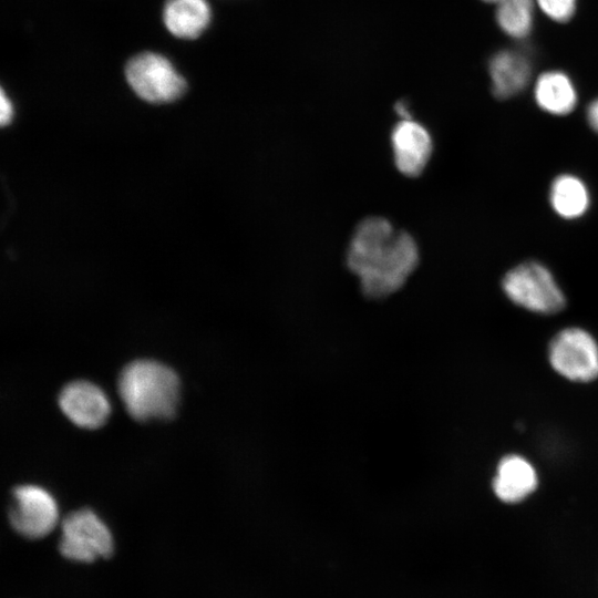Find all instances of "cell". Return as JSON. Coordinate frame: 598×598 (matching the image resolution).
Here are the masks:
<instances>
[{
  "mask_svg": "<svg viewBox=\"0 0 598 598\" xmlns=\"http://www.w3.org/2000/svg\"><path fill=\"white\" fill-rule=\"evenodd\" d=\"M414 238L385 218L373 216L359 223L351 237L347 265L359 278L362 292L373 299L398 291L419 264Z\"/></svg>",
  "mask_w": 598,
  "mask_h": 598,
  "instance_id": "obj_1",
  "label": "cell"
},
{
  "mask_svg": "<svg viewBox=\"0 0 598 598\" xmlns=\"http://www.w3.org/2000/svg\"><path fill=\"white\" fill-rule=\"evenodd\" d=\"M120 398L138 422L167 421L179 402V379L169 367L150 359L127 363L117 379Z\"/></svg>",
  "mask_w": 598,
  "mask_h": 598,
  "instance_id": "obj_2",
  "label": "cell"
},
{
  "mask_svg": "<svg viewBox=\"0 0 598 598\" xmlns=\"http://www.w3.org/2000/svg\"><path fill=\"white\" fill-rule=\"evenodd\" d=\"M114 550L111 529L92 509L72 511L61 520L58 551L65 560L91 565L111 558Z\"/></svg>",
  "mask_w": 598,
  "mask_h": 598,
  "instance_id": "obj_3",
  "label": "cell"
},
{
  "mask_svg": "<svg viewBox=\"0 0 598 598\" xmlns=\"http://www.w3.org/2000/svg\"><path fill=\"white\" fill-rule=\"evenodd\" d=\"M503 289L514 303L538 313H556L566 303L551 272L535 261L524 262L508 271L503 279Z\"/></svg>",
  "mask_w": 598,
  "mask_h": 598,
  "instance_id": "obj_4",
  "label": "cell"
},
{
  "mask_svg": "<svg viewBox=\"0 0 598 598\" xmlns=\"http://www.w3.org/2000/svg\"><path fill=\"white\" fill-rule=\"evenodd\" d=\"M125 75L133 91L154 104L171 103L186 92L185 79L163 55L142 52L128 60Z\"/></svg>",
  "mask_w": 598,
  "mask_h": 598,
  "instance_id": "obj_5",
  "label": "cell"
},
{
  "mask_svg": "<svg viewBox=\"0 0 598 598\" xmlns=\"http://www.w3.org/2000/svg\"><path fill=\"white\" fill-rule=\"evenodd\" d=\"M9 523L21 537L38 540L53 532L59 523L54 497L37 485H19L11 492Z\"/></svg>",
  "mask_w": 598,
  "mask_h": 598,
  "instance_id": "obj_6",
  "label": "cell"
},
{
  "mask_svg": "<svg viewBox=\"0 0 598 598\" xmlns=\"http://www.w3.org/2000/svg\"><path fill=\"white\" fill-rule=\"evenodd\" d=\"M549 361L554 370L566 379L591 381L598 377V344L586 330L566 328L551 340Z\"/></svg>",
  "mask_w": 598,
  "mask_h": 598,
  "instance_id": "obj_7",
  "label": "cell"
},
{
  "mask_svg": "<svg viewBox=\"0 0 598 598\" xmlns=\"http://www.w3.org/2000/svg\"><path fill=\"white\" fill-rule=\"evenodd\" d=\"M58 403L73 424L86 430L103 426L111 412V404L102 389L85 380L65 384L59 393Z\"/></svg>",
  "mask_w": 598,
  "mask_h": 598,
  "instance_id": "obj_8",
  "label": "cell"
},
{
  "mask_svg": "<svg viewBox=\"0 0 598 598\" xmlns=\"http://www.w3.org/2000/svg\"><path fill=\"white\" fill-rule=\"evenodd\" d=\"M391 144L396 168L405 176H419L426 167L432 152V137L421 123L402 118L393 127Z\"/></svg>",
  "mask_w": 598,
  "mask_h": 598,
  "instance_id": "obj_9",
  "label": "cell"
},
{
  "mask_svg": "<svg viewBox=\"0 0 598 598\" xmlns=\"http://www.w3.org/2000/svg\"><path fill=\"white\" fill-rule=\"evenodd\" d=\"M488 71L493 94L498 99H508L528 85L532 63L523 52L505 49L491 58Z\"/></svg>",
  "mask_w": 598,
  "mask_h": 598,
  "instance_id": "obj_10",
  "label": "cell"
},
{
  "mask_svg": "<svg viewBox=\"0 0 598 598\" xmlns=\"http://www.w3.org/2000/svg\"><path fill=\"white\" fill-rule=\"evenodd\" d=\"M538 478L533 465L515 454L501 460L493 481L495 495L504 503H518L537 487Z\"/></svg>",
  "mask_w": 598,
  "mask_h": 598,
  "instance_id": "obj_11",
  "label": "cell"
},
{
  "mask_svg": "<svg viewBox=\"0 0 598 598\" xmlns=\"http://www.w3.org/2000/svg\"><path fill=\"white\" fill-rule=\"evenodd\" d=\"M163 19L175 37L195 39L208 27L212 10L207 0H167Z\"/></svg>",
  "mask_w": 598,
  "mask_h": 598,
  "instance_id": "obj_12",
  "label": "cell"
},
{
  "mask_svg": "<svg viewBox=\"0 0 598 598\" xmlns=\"http://www.w3.org/2000/svg\"><path fill=\"white\" fill-rule=\"evenodd\" d=\"M534 94L538 106L553 115H567L577 104V92L571 80L560 71L539 75Z\"/></svg>",
  "mask_w": 598,
  "mask_h": 598,
  "instance_id": "obj_13",
  "label": "cell"
},
{
  "mask_svg": "<svg viewBox=\"0 0 598 598\" xmlns=\"http://www.w3.org/2000/svg\"><path fill=\"white\" fill-rule=\"evenodd\" d=\"M549 200L553 209L565 219L582 216L590 204L589 192L577 176H557L550 186Z\"/></svg>",
  "mask_w": 598,
  "mask_h": 598,
  "instance_id": "obj_14",
  "label": "cell"
},
{
  "mask_svg": "<svg viewBox=\"0 0 598 598\" xmlns=\"http://www.w3.org/2000/svg\"><path fill=\"white\" fill-rule=\"evenodd\" d=\"M496 3L499 28L512 38H526L533 28L534 0H499Z\"/></svg>",
  "mask_w": 598,
  "mask_h": 598,
  "instance_id": "obj_15",
  "label": "cell"
},
{
  "mask_svg": "<svg viewBox=\"0 0 598 598\" xmlns=\"http://www.w3.org/2000/svg\"><path fill=\"white\" fill-rule=\"evenodd\" d=\"M540 9L557 22H567L576 11L577 0H536Z\"/></svg>",
  "mask_w": 598,
  "mask_h": 598,
  "instance_id": "obj_16",
  "label": "cell"
},
{
  "mask_svg": "<svg viewBox=\"0 0 598 598\" xmlns=\"http://www.w3.org/2000/svg\"><path fill=\"white\" fill-rule=\"evenodd\" d=\"M13 117V105L10 99L1 90L0 94V121L2 126L8 125Z\"/></svg>",
  "mask_w": 598,
  "mask_h": 598,
  "instance_id": "obj_17",
  "label": "cell"
},
{
  "mask_svg": "<svg viewBox=\"0 0 598 598\" xmlns=\"http://www.w3.org/2000/svg\"><path fill=\"white\" fill-rule=\"evenodd\" d=\"M586 116L590 127L598 133V97L589 103Z\"/></svg>",
  "mask_w": 598,
  "mask_h": 598,
  "instance_id": "obj_18",
  "label": "cell"
},
{
  "mask_svg": "<svg viewBox=\"0 0 598 598\" xmlns=\"http://www.w3.org/2000/svg\"><path fill=\"white\" fill-rule=\"evenodd\" d=\"M484 1H487V2H498L499 0H484Z\"/></svg>",
  "mask_w": 598,
  "mask_h": 598,
  "instance_id": "obj_19",
  "label": "cell"
},
{
  "mask_svg": "<svg viewBox=\"0 0 598 598\" xmlns=\"http://www.w3.org/2000/svg\"><path fill=\"white\" fill-rule=\"evenodd\" d=\"M229 1H231V0H229Z\"/></svg>",
  "mask_w": 598,
  "mask_h": 598,
  "instance_id": "obj_20",
  "label": "cell"
}]
</instances>
